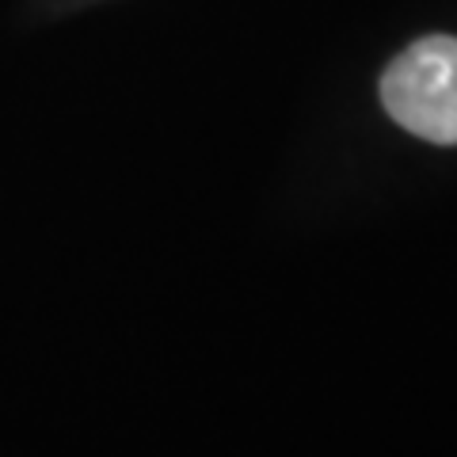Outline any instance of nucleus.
Masks as SVG:
<instances>
[{"mask_svg": "<svg viewBox=\"0 0 457 457\" xmlns=\"http://www.w3.org/2000/svg\"><path fill=\"white\" fill-rule=\"evenodd\" d=\"M381 104L408 134L457 145V38H420L385 69Z\"/></svg>", "mask_w": 457, "mask_h": 457, "instance_id": "1", "label": "nucleus"}]
</instances>
